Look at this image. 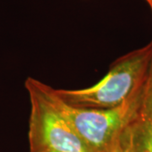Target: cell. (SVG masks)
<instances>
[{
    "label": "cell",
    "instance_id": "obj_1",
    "mask_svg": "<svg viewBox=\"0 0 152 152\" xmlns=\"http://www.w3.org/2000/svg\"><path fill=\"white\" fill-rule=\"evenodd\" d=\"M39 89L67 120L87 152H114L125 127L135 113L142 86L126 102L109 109L80 108L62 101L53 88L37 80Z\"/></svg>",
    "mask_w": 152,
    "mask_h": 152
},
{
    "label": "cell",
    "instance_id": "obj_2",
    "mask_svg": "<svg viewBox=\"0 0 152 152\" xmlns=\"http://www.w3.org/2000/svg\"><path fill=\"white\" fill-rule=\"evenodd\" d=\"M151 58L152 41L114 61L107 74L92 86L80 90L53 88V91L65 103L75 107L114 108L126 102L141 86Z\"/></svg>",
    "mask_w": 152,
    "mask_h": 152
},
{
    "label": "cell",
    "instance_id": "obj_3",
    "mask_svg": "<svg viewBox=\"0 0 152 152\" xmlns=\"http://www.w3.org/2000/svg\"><path fill=\"white\" fill-rule=\"evenodd\" d=\"M30 102V152H87L67 120L51 104L31 77L25 82Z\"/></svg>",
    "mask_w": 152,
    "mask_h": 152
},
{
    "label": "cell",
    "instance_id": "obj_4",
    "mask_svg": "<svg viewBox=\"0 0 152 152\" xmlns=\"http://www.w3.org/2000/svg\"><path fill=\"white\" fill-rule=\"evenodd\" d=\"M118 145L124 152H152V58L137 109Z\"/></svg>",
    "mask_w": 152,
    "mask_h": 152
},
{
    "label": "cell",
    "instance_id": "obj_5",
    "mask_svg": "<svg viewBox=\"0 0 152 152\" xmlns=\"http://www.w3.org/2000/svg\"><path fill=\"white\" fill-rule=\"evenodd\" d=\"M114 152H124V151H123V150H122V149L120 148L119 145H118L117 149L115 150V151H114Z\"/></svg>",
    "mask_w": 152,
    "mask_h": 152
},
{
    "label": "cell",
    "instance_id": "obj_6",
    "mask_svg": "<svg viewBox=\"0 0 152 152\" xmlns=\"http://www.w3.org/2000/svg\"><path fill=\"white\" fill-rule=\"evenodd\" d=\"M147 3L149 4V5L151 7V11H152V0H146Z\"/></svg>",
    "mask_w": 152,
    "mask_h": 152
},
{
    "label": "cell",
    "instance_id": "obj_7",
    "mask_svg": "<svg viewBox=\"0 0 152 152\" xmlns=\"http://www.w3.org/2000/svg\"><path fill=\"white\" fill-rule=\"evenodd\" d=\"M51 152H58V151H51Z\"/></svg>",
    "mask_w": 152,
    "mask_h": 152
}]
</instances>
